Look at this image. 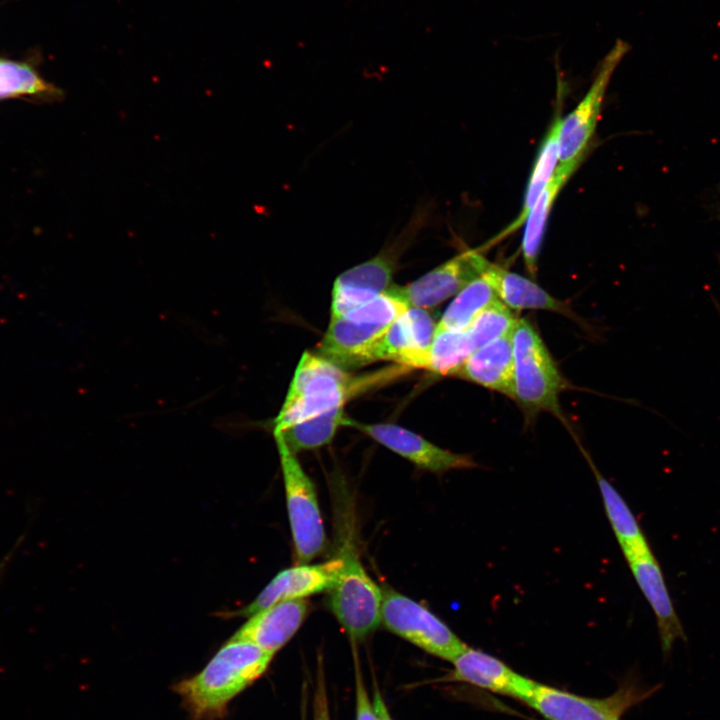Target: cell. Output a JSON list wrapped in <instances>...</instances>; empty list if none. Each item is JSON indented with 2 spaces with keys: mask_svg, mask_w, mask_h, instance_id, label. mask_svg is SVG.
Listing matches in <instances>:
<instances>
[{
  "mask_svg": "<svg viewBox=\"0 0 720 720\" xmlns=\"http://www.w3.org/2000/svg\"><path fill=\"white\" fill-rule=\"evenodd\" d=\"M274 654L246 641L229 639L196 675L176 683L192 720H217L229 703L267 669Z\"/></svg>",
  "mask_w": 720,
  "mask_h": 720,
  "instance_id": "6da1fadb",
  "label": "cell"
},
{
  "mask_svg": "<svg viewBox=\"0 0 720 720\" xmlns=\"http://www.w3.org/2000/svg\"><path fill=\"white\" fill-rule=\"evenodd\" d=\"M405 366L354 376L320 356L305 351L296 367L274 432L344 404L352 397L405 373Z\"/></svg>",
  "mask_w": 720,
  "mask_h": 720,
  "instance_id": "7a4b0ae2",
  "label": "cell"
},
{
  "mask_svg": "<svg viewBox=\"0 0 720 720\" xmlns=\"http://www.w3.org/2000/svg\"><path fill=\"white\" fill-rule=\"evenodd\" d=\"M513 400L534 417L542 411L563 420L559 395L567 388L551 354L530 322L518 319L512 331Z\"/></svg>",
  "mask_w": 720,
  "mask_h": 720,
  "instance_id": "3957f363",
  "label": "cell"
},
{
  "mask_svg": "<svg viewBox=\"0 0 720 720\" xmlns=\"http://www.w3.org/2000/svg\"><path fill=\"white\" fill-rule=\"evenodd\" d=\"M408 306L387 290L375 299L331 318L318 346L320 356L346 369L379 337Z\"/></svg>",
  "mask_w": 720,
  "mask_h": 720,
  "instance_id": "277c9868",
  "label": "cell"
},
{
  "mask_svg": "<svg viewBox=\"0 0 720 720\" xmlns=\"http://www.w3.org/2000/svg\"><path fill=\"white\" fill-rule=\"evenodd\" d=\"M425 217L424 210L415 215L389 247L336 278L332 290L331 318L375 299L392 286L398 258L423 226Z\"/></svg>",
  "mask_w": 720,
  "mask_h": 720,
  "instance_id": "5b68a950",
  "label": "cell"
},
{
  "mask_svg": "<svg viewBox=\"0 0 720 720\" xmlns=\"http://www.w3.org/2000/svg\"><path fill=\"white\" fill-rule=\"evenodd\" d=\"M383 593L381 622L392 633L451 662L468 647L425 606L394 590Z\"/></svg>",
  "mask_w": 720,
  "mask_h": 720,
  "instance_id": "8992f818",
  "label": "cell"
},
{
  "mask_svg": "<svg viewBox=\"0 0 720 720\" xmlns=\"http://www.w3.org/2000/svg\"><path fill=\"white\" fill-rule=\"evenodd\" d=\"M329 591L330 608L352 638H365L378 628L384 593L354 555H344V565Z\"/></svg>",
  "mask_w": 720,
  "mask_h": 720,
  "instance_id": "52a82bcc",
  "label": "cell"
},
{
  "mask_svg": "<svg viewBox=\"0 0 720 720\" xmlns=\"http://www.w3.org/2000/svg\"><path fill=\"white\" fill-rule=\"evenodd\" d=\"M631 45L617 39L598 65L593 82L585 96L565 118H561L558 146L559 164L580 163L599 121L601 107L612 75Z\"/></svg>",
  "mask_w": 720,
  "mask_h": 720,
  "instance_id": "ba28073f",
  "label": "cell"
},
{
  "mask_svg": "<svg viewBox=\"0 0 720 720\" xmlns=\"http://www.w3.org/2000/svg\"><path fill=\"white\" fill-rule=\"evenodd\" d=\"M278 449L296 556L300 564H306L319 555L325 545L317 494L295 455L281 447Z\"/></svg>",
  "mask_w": 720,
  "mask_h": 720,
  "instance_id": "9c48e42d",
  "label": "cell"
},
{
  "mask_svg": "<svg viewBox=\"0 0 720 720\" xmlns=\"http://www.w3.org/2000/svg\"><path fill=\"white\" fill-rule=\"evenodd\" d=\"M648 695L633 682L605 698L582 697L535 682L523 702L548 720H621L629 708Z\"/></svg>",
  "mask_w": 720,
  "mask_h": 720,
  "instance_id": "30bf717a",
  "label": "cell"
},
{
  "mask_svg": "<svg viewBox=\"0 0 720 720\" xmlns=\"http://www.w3.org/2000/svg\"><path fill=\"white\" fill-rule=\"evenodd\" d=\"M437 324L426 308L409 306L357 357L354 367L389 360L407 368L427 369Z\"/></svg>",
  "mask_w": 720,
  "mask_h": 720,
  "instance_id": "8fae6325",
  "label": "cell"
},
{
  "mask_svg": "<svg viewBox=\"0 0 720 720\" xmlns=\"http://www.w3.org/2000/svg\"><path fill=\"white\" fill-rule=\"evenodd\" d=\"M480 249H468L405 286L388 290L406 305L431 308L456 295L480 277L489 264Z\"/></svg>",
  "mask_w": 720,
  "mask_h": 720,
  "instance_id": "7c38bea8",
  "label": "cell"
},
{
  "mask_svg": "<svg viewBox=\"0 0 720 720\" xmlns=\"http://www.w3.org/2000/svg\"><path fill=\"white\" fill-rule=\"evenodd\" d=\"M345 425L357 428L416 466L431 472L478 467L471 457L440 448L395 424H363L347 418Z\"/></svg>",
  "mask_w": 720,
  "mask_h": 720,
  "instance_id": "4fadbf2b",
  "label": "cell"
},
{
  "mask_svg": "<svg viewBox=\"0 0 720 720\" xmlns=\"http://www.w3.org/2000/svg\"><path fill=\"white\" fill-rule=\"evenodd\" d=\"M344 565V556L319 564H301L279 572L260 594L243 610L251 616L278 602L305 597L329 590Z\"/></svg>",
  "mask_w": 720,
  "mask_h": 720,
  "instance_id": "5bb4252c",
  "label": "cell"
},
{
  "mask_svg": "<svg viewBox=\"0 0 720 720\" xmlns=\"http://www.w3.org/2000/svg\"><path fill=\"white\" fill-rule=\"evenodd\" d=\"M309 610L304 599L278 602L251 616L230 638L275 654L297 632Z\"/></svg>",
  "mask_w": 720,
  "mask_h": 720,
  "instance_id": "9a60e30c",
  "label": "cell"
},
{
  "mask_svg": "<svg viewBox=\"0 0 720 720\" xmlns=\"http://www.w3.org/2000/svg\"><path fill=\"white\" fill-rule=\"evenodd\" d=\"M452 663L453 680L467 682L521 701L528 697L535 684L499 659L470 647L459 654Z\"/></svg>",
  "mask_w": 720,
  "mask_h": 720,
  "instance_id": "2e32d148",
  "label": "cell"
},
{
  "mask_svg": "<svg viewBox=\"0 0 720 720\" xmlns=\"http://www.w3.org/2000/svg\"><path fill=\"white\" fill-rule=\"evenodd\" d=\"M456 376L513 399L512 332L473 351Z\"/></svg>",
  "mask_w": 720,
  "mask_h": 720,
  "instance_id": "e0dca14e",
  "label": "cell"
},
{
  "mask_svg": "<svg viewBox=\"0 0 720 720\" xmlns=\"http://www.w3.org/2000/svg\"><path fill=\"white\" fill-rule=\"evenodd\" d=\"M627 562L639 588L655 613L662 648L667 653L671 650L674 641L683 636V631L661 569L651 551Z\"/></svg>",
  "mask_w": 720,
  "mask_h": 720,
  "instance_id": "ac0fdd59",
  "label": "cell"
},
{
  "mask_svg": "<svg viewBox=\"0 0 720 720\" xmlns=\"http://www.w3.org/2000/svg\"><path fill=\"white\" fill-rule=\"evenodd\" d=\"M481 276L493 288L497 298L511 309L547 310L577 321V315L566 303L554 298L534 281L522 275L489 262Z\"/></svg>",
  "mask_w": 720,
  "mask_h": 720,
  "instance_id": "d6986e66",
  "label": "cell"
},
{
  "mask_svg": "<svg viewBox=\"0 0 720 720\" xmlns=\"http://www.w3.org/2000/svg\"><path fill=\"white\" fill-rule=\"evenodd\" d=\"M582 452L595 476L607 518L626 561L649 552L644 534L625 500L599 472L589 455L583 449Z\"/></svg>",
  "mask_w": 720,
  "mask_h": 720,
  "instance_id": "ffe728a7",
  "label": "cell"
},
{
  "mask_svg": "<svg viewBox=\"0 0 720 720\" xmlns=\"http://www.w3.org/2000/svg\"><path fill=\"white\" fill-rule=\"evenodd\" d=\"M579 164H558L551 180L530 209L524 222L521 252L525 266L532 276H535L537 272L539 253L553 204Z\"/></svg>",
  "mask_w": 720,
  "mask_h": 720,
  "instance_id": "44dd1931",
  "label": "cell"
},
{
  "mask_svg": "<svg viewBox=\"0 0 720 720\" xmlns=\"http://www.w3.org/2000/svg\"><path fill=\"white\" fill-rule=\"evenodd\" d=\"M560 123L561 117L557 116L541 143L530 173L520 213L506 228L487 242L486 247L503 240L524 224L530 209L551 180L559 163L558 136Z\"/></svg>",
  "mask_w": 720,
  "mask_h": 720,
  "instance_id": "7402d4cb",
  "label": "cell"
},
{
  "mask_svg": "<svg viewBox=\"0 0 720 720\" xmlns=\"http://www.w3.org/2000/svg\"><path fill=\"white\" fill-rule=\"evenodd\" d=\"M346 421L344 406H340L275 431L274 435L278 447L295 455L328 444Z\"/></svg>",
  "mask_w": 720,
  "mask_h": 720,
  "instance_id": "603a6c76",
  "label": "cell"
},
{
  "mask_svg": "<svg viewBox=\"0 0 720 720\" xmlns=\"http://www.w3.org/2000/svg\"><path fill=\"white\" fill-rule=\"evenodd\" d=\"M497 299L493 288L483 276L465 286L446 308L437 329L465 331L476 316Z\"/></svg>",
  "mask_w": 720,
  "mask_h": 720,
  "instance_id": "cb8c5ba5",
  "label": "cell"
},
{
  "mask_svg": "<svg viewBox=\"0 0 720 720\" xmlns=\"http://www.w3.org/2000/svg\"><path fill=\"white\" fill-rule=\"evenodd\" d=\"M473 351L466 331L436 329L427 369L440 375H456Z\"/></svg>",
  "mask_w": 720,
  "mask_h": 720,
  "instance_id": "d4e9b609",
  "label": "cell"
},
{
  "mask_svg": "<svg viewBox=\"0 0 720 720\" xmlns=\"http://www.w3.org/2000/svg\"><path fill=\"white\" fill-rule=\"evenodd\" d=\"M517 321L511 308L497 298L476 316L465 331L475 351L511 333Z\"/></svg>",
  "mask_w": 720,
  "mask_h": 720,
  "instance_id": "484cf974",
  "label": "cell"
},
{
  "mask_svg": "<svg viewBox=\"0 0 720 720\" xmlns=\"http://www.w3.org/2000/svg\"><path fill=\"white\" fill-rule=\"evenodd\" d=\"M51 91L55 89L27 65L0 60V99Z\"/></svg>",
  "mask_w": 720,
  "mask_h": 720,
  "instance_id": "4316f807",
  "label": "cell"
},
{
  "mask_svg": "<svg viewBox=\"0 0 720 720\" xmlns=\"http://www.w3.org/2000/svg\"><path fill=\"white\" fill-rule=\"evenodd\" d=\"M356 720H378L373 703L367 695L365 685L359 670H356Z\"/></svg>",
  "mask_w": 720,
  "mask_h": 720,
  "instance_id": "83f0119b",
  "label": "cell"
},
{
  "mask_svg": "<svg viewBox=\"0 0 720 720\" xmlns=\"http://www.w3.org/2000/svg\"><path fill=\"white\" fill-rule=\"evenodd\" d=\"M314 720H330L325 681L322 672L318 679L314 696Z\"/></svg>",
  "mask_w": 720,
  "mask_h": 720,
  "instance_id": "f1b7e54d",
  "label": "cell"
},
{
  "mask_svg": "<svg viewBox=\"0 0 720 720\" xmlns=\"http://www.w3.org/2000/svg\"><path fill=\"white\" fill-rule=\"evenodd\" d=\"M373 706L375 709V712L378 716V720H392L389 711L385 705V702L383 698L381 697V694L378 689H374V695H373Z\"/></svg>",
  "mask_w": 720,
  "mask_h": 720,
  "instance_id": "f546056e",
  "label": "cell"
},
{
  "mask_svg": "<svg viewBox=\"0 0 720 720\" xmlns=\"http://www.w3.org/2000/svg\"><path fill=\"white\" fill-rule=\"evenodd\" d=\"M13 554H14V553H13L12 551H9V552L4 556V558L1 560V562H0V579H1V577L3 576V574H4V572H5L6 568H7L8 563H9L10 560L12 559Z\"/></svg>",
  "mask_w": 720,
  "mask_h": 720,
  "instance_id": "4dcf8cb0",
  "label": "cell"
}]
</instances>
